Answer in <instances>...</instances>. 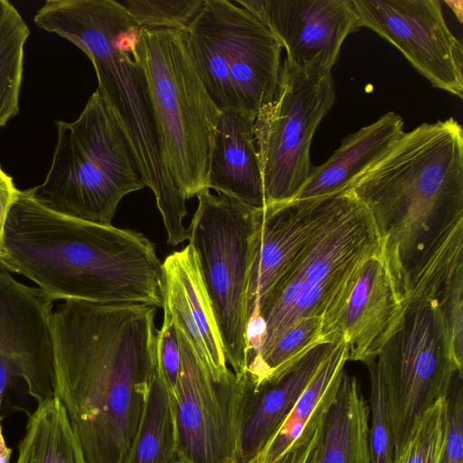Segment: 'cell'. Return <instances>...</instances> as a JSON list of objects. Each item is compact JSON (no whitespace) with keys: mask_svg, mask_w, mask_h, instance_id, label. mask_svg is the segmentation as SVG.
Instances as JSON below:
<instances>
[{"mask_svg":"<svg viewBox=\"0 0 463 463\" xmlns=\"http://www.w3.org/2000/svg\"><path fill=\"white\" fill-rule=\"evenodd\" d=\"M176 457L173 397L156 369L124 463H172Z\"/></svg>","mask_w":463,"mask_h":463,"instance_id":"obj_23","label":"cell"},{"mask_svg":"<svg viewBox=\"0 0 463 463\" xmlns=\"http://www.w3.org/2000/svg\"><path fill=\"white\" fill-rule=\"evenodd\" d=\"M403 126L402 117L390 111L345 137L325 163L312 167L308 178L294 199L350 192L359 178L394 148L405 133Z\"/></svg>","mask_w":463,"mask_h":463,"instance_id":"obj_18","label":"cell"},{"mask_svg":"<svg viewBox=\"0 0 463 463\" xmlns=\"http://www.w3.org/2000/svg\"><path fill=\"white\" fill-rule=\"evenodd\" d=\"M0 267L53 301L163 307L165 274L142 233L69 217L19 190L0 241Z\"/></svg>","mask_w":463,"mask_h":463,"instance_id":"obj_2","label":"cell"},{"mask_svg":"<svg viewBox=\"0 0 463 463\" xmlns=\"http://www.w3.org/2000/svg\"><path fill=\"white\" fill-rule=\"evenodd\" d=\"M163 264L174 272L183 287L192 317L203 341L213 375L217 379L230 377L234 372L228 366L194 250L188 244L183 250L168 255Z\"/></svg>","mask_w":463,"mask_h":463,"instance_id":"obj_24","label":"cell"},{"mask_svg":"<svg viewBox=\"0 0 463 463\" xmlns=\"http://www.w3.org/2000/svg\"><path fill=\"white\" fill-rule=\"evenodd\" d=\"M350 192L272 203L260 211L253 240L247 320L264 298L335 216Z\"/></svg>","mask_w":463,"mask_h":463,"instance_id":"obj_14","label":"cell"},{"mask_svg":"<svg viewBox=\"0 0 463 463\" xmlns=\"http://www.w3.org/2000/svg\"><path fill=\"white\" fill-rule=\"evenodd\" d=\"M52 306L0 267V408L18 380L37 403L57 397Z\"/></svg>","mask_w":463,"mask_h":463,"instance_id":"obj_12","label":"cell"},{"mask_svg":"<svg viewBox=\"0 0 463 463\" xmlns=\"http://www.w3.org/2000/svg\"><path fill=\"white\" fill-rule=\"evenodd\" d=\"M12 449L6 445L0 424V463H10Z\"/></svg>","mask_w":463,"mask_h":463,"instance_id":"obj_33","label":"cell"},{"mask_svg":"<svg viewBox=\"0 0 463 463\" xmlns=\"http://www.w3.org/2000/svg\"><path fill=\"white\" fill-rule=\"evenodd\" d=\"M360 26L394 45L430 83L463 98V45L439 0H352Z\"/></svg>","mask_w":463,"mask_h":463,"instance_id":"obj_13","label":"cell"},{"mask_svg":"<svg viewBox=\"0 0 463 463\" xmlns=\"http://www.w3.org/2000/svg\"><path fill=\"white\" fill-rule=\"evenodd\" d=\"M335 100L331 71L285 58L275 96L253 124L266 206L293 200L306 183L313 137Z\"/></svg>","mask_w":463,"mask_h":463,"instance_id":"obj_9","label":"cell"},{"mask_svg":"<svg viewBox=\"0 0 463 463\" xmlns=\"http://www.w3.org/2000/svg\"><path fill=\"white\" fill-rule=\"evenodd\" d=\"M175 326L180 370L171 395L177 457L184 463H239L241 426L253 383L247 372L216 379Z\"/></svg>","mask_w":463,"mask_h":463,"instance_id":"obj_11","label":"cell"},{"mask_svg":"<svg viewBox=\"0 0 463 463\" xmlns=\"http://www.w3.org/2000/svg\"><path fill=\"white\" fill-rule=\"evenodd\" d=\"M322 344H331L325 332L324 317H301L256 365L246 372L255 388L267 382L278 381L292 372L308 353Z\"/></svg>","mask_w":463,"mask_h":463,"instance_id":"obj_26","label":"cell"},{"mask_svg":"<svg viewBox=\"0 0 463 463\" xmlns=\"http://www.w3.org/2000/svg\"><path fill=\"white\" fill-rule=\"evenodd\" d=\"M273 33L286 58L331 71L345 38L357 31L352 0H236Z\"/></svg>","mask_w":463,"mask_h":463,"instance_id":"obj_15","label":"cell"},{"mask_svg":"<svg viewBox=\"0 0 463 463\" xmlns=\"http://www.w3.org/2000/svg\"><path fill=\"white\" fill-rule=\"evenodd\" d=\"M452 11L457 14L458 19L460 23H462V1H444Z\"/></svg>","mask_w":463,"mask_h":463,"instance_id":"obj_34","label":"cell"},{"mask_svg":"<svg viewBox=\"0 0 463 463\" xmlns=\"http://www.w3.org/2000/svg\"><path fill=\"white\" fill-rule=\"evenodd\" d=\"M138 27L184 30L203 0H117Z\"/></svg>","mask_w":463,"mask_h":463,"instance_id":"obj_27","label":"cell"},{"mask_svg":"<svg viewBox=\"0 0 463 463\" xmlns=\"http://www.w3.org/2000/svg\"><path fill=\"white\" fill-rule=\"evenodd\" d=\"M318 446H319V445H318ZM317 449H318V448H317ZM317 451L315 452V454H314V456L312 457V458H311V460H310V462H309V463H317V461H316Z\"/></svg>","mask_w":463,"mask_h":463,"instance_id":"obj_35","label":"cell"},{"mask_svg":"<svg viewBox=\"0 0 463 463\" xmlns=\"http://www.w3.org/2000/svg\"><path fill=\"white\" fill-rule=\"evenodd\" d=\"M436 302L405 306L401 327L366 364L384 395L394 458L419 419L446 398L456 374H463L449 350Z\"/></svg>","mask_w":463,"mask_h":463,"instance_id":"obj_10","label":"cell"},{"mask_svg":"<svg viewBox=\"0 0 463 463\" xmlns=\"http://www.w3.org/2000/svg\"><path fill=\"white\" fill-rule=\"evenodd\" d=\"M172 463H184L178 457H176Z\"/></svg>","mask_w":463,"mask_h":463,"instance_id":"obj_36","label":"cell"},{"mask_svg":"<svg viewBox=\"0 0 463 463\" xmlns=\"http://www.w3.org/2000/svg\"><path fill=\"white\" fill-rule=\"evenodd\" d=\"M334 343L317 346L279 380L253 386L243 416L239 463H252L315 377Z\"/></svg>","mask_w":463,"mask_h":463,"instance_id":"obj_19","label":"cell"},{"mask_svg":"<svg viewBox=\"0 0 463 463\" xmlns=\"http://www.w3.org/2000/svg\"><path fill=\"white\" fill-rule=\"evenodd\" d=\"M445 399L419 419L393 463H441L444 444Z\"/></svg>","mask_w":463,"mask_h":463,"instance_id":"obj_28","label":"cell"},{"mask_svg":"<svg viewBox=\"0 0 463 463\" xmlns=\"http://www.w3.org/2000/svg\"><path fill=\"white\" fill-rule=\"evenodd\" d=\"M164 308L162 326L156 333L157 371L173 394L180 370V345L174 317Z\"/></svg>","mask_w":463,"mask_h":463,"instance_id":"obj_31","label":"cell"},{"mask_svg":"<svg viewBox=\"0 0 463 463\" xmlns=\"http://www.w3.org/2000/svg\"><path fill=\"white\" fill-rule=\"evenodd\" d=\"M348 360L346 340L338 338L315 377L252 463H278L308 428L326 413Z\"/></svg>","mask_w":463,"mask_h":463,"instance_id":"obj_21","label":"cell"},{"mask_svg":"<svg viewBox=\"0 0 463 463\" xmlns=\"http://www.w3.org/2000/svg\"><path fill=\"white\" fill-rule=\"evenodd\" d=\"M441 463H463V374H456L445 398Z\"/></svg>","mask_w":463,"mask_h":463,"instance_id":"obj_30","label":"cell"},{"mask_svg":"<svg viewBox=\"0 0 463 463\" xmlns=\"http://www.w3.org/2000/svg\"><path fill=\"white\" fill-rule=\"evenodd\" d=\"M133 53L149 89L165 164L188 200L209 190V129L215 108L183 31L139 27Z\"/></svg>","mask_w":463,"mask_h":463,"instance_id":"obj_6","label":"cell"},{"mask_svg":"<svg viewBox=\"0 0 463 463\" xmlns=\"http://www.w3.org/2000/svg\"><path fill=\"white\" fill-rule=\"evenodd\" d=\"M188 230L227 364L247 369V299L253 240L260 210L209 190L197 195Z\"/></svg>","mask_w":463,"mask_h":463,"instance_id":"obj_8","label":"cell"},{"mask_svg":"<svg viewBox=\"0 0 463 463\" xmlns=\"http://www.w3.org/2000/svg\"><path fill=\"white\" fill-rule=\"evenodd\" d=\"M34 24L67 39L90 60L98 89L113 111L155 195L167 242L187 240L185 198L175 184L163 147L144 71L133 53L139 27L117 0H47Z\"/></svg>","mask_w":463,"mask_h":463,"instance_id":"obj_4","label":"cell"},{"mask_svg":"<svg viewBox=\"0 0 463 463\" xmlns=\"http://www.w3.org/2000/svg\"><path fill=\"white\" fill-rule=\"evenodd\" d=\"M156 314L78 300L52 312L56 396L87 463H124L157 369Z\"/></svg>","mask_w":463,"mask_h":463,"instance_id":"obj_1","label":"cell"},{"mask_svg":"<svg viewBox=\"0 0 463 463\" xmlns=\"http://www.w3.org/2000/svg\"><path fill=\"white\" fill-rule=\"evenodd\" d=\"M405 311L382 252L367 260L359 270L342 320L349 360L366 364L375 359L401 327Z\"/></svg>","mask_w":463,"mask_h":463,"instance_id":"obj_16","label":"cell"},{"mask_svg":"<svg viewBox=\"0 0 463 463\" xmlns=\"http://www.w3.org/2000/svg\"><path fill=\"white\" fill-rule=\"evenodd\" d=\"M371 394L369 430L372 463H393L394 443L384 395L376 375L370 370Z\"/></svg>","mask_w":463,"mask_h":463,"instance_id":"obj_29","label":"cell"},{"mask_svg":"<svg viewBox=\"0 0 463 463\" xmlns=\"http://www.w3.org/2000/svg\"><path fill=\"white\" fill-rule=\"evenodd\" d=\"M16 463H87L58 397L38 403L30 416Z\"/></svg>","mask_w":463,"mask_h":463,"instance_id":"obj_22","label":"cell"},{"mask_svg":"<svg viewBox=\"0 0 463 463\" xmlns=\"http://www.w3.org/2000/svg\"><path fill=\"white\" fill-rule=\"evenodd\" d=\"M254 119L215 109L209 129L208 187L255 209L266 207Z\"/></svg>","mask_w":463,"mask_h":463,"instance_id":"obj_17","label":"cell"},{"mask_svg":"<svg viewBox=\"0 0 463 463\" xmlns=\"http://www.w3.org/2000/svg\"><path fill=\"white\" fill-rule=\"evenodd\" d=\"M30 30L7 0H0V128L19 112L24 45Z\"/></svg>","mask_w":463,"mask_h":463,"instance_id":"obj_25","label":"cell"},{"mask_svg":"<svg viewBox=\"0 0 463 463\" xmlns=\"http://www.w3.org/2000/svg\"><path fill=\"white\" fill-rule=\"evenodd\" d=\"M351 192L373 219L382 256L405 302L424 255L463 218L462 127L450 118L405 132Z\"/></svg>","mask_w":463,"mask_h":463,"instance_id":"obj_3","label":"cell"},{"mask_svg":"<svg viewBox=\"0 0 463 463\" xmlns=\"http://www.w3.org/2000/svg\"><path fill=\"white\" fill-rule=\"evenodd\" d=\"M18 192L19 189L16 188L13 178L3 170L0 165V241L9 211Z\"/></svg>","mask_w":463,"mask_h":463,"instance_id":"obj_32","label":"cell"},{"mask_svg":"<svg viewBox=\"0 0 463 463\" xmlns=\"http://www.w3.org/2000/svg\"><path fill=\"white\" fill-rule=\"evenodd\" d=\"M57 142L44 181L28 194L61 214L111 224L121 199L146 186L130 144L96 90L72 122L58 120Z\"/></svg>","mask_w":463,"mask_h":463,"instance_id":"obj_5","label":"cell"},{"mask_svg":"<svg viewBox=\"0 0 463 463\" xmlns=\"http://www.w3.org/2000/svg\"><path fill=\"white\" fill-rule=\"evenodd\" d=\"M183 33L214 108L255 120L279 84L282 48L270 30L232 2L203 0Z\"/></svg>","mask_w":463,"mask_h":463,"instance_id":"obj_7","label":"cell"},{"mask_svg":"<svg viewBox=\"0 0 463 463\" xmlns=\"http://www.w3.org/2000/svg\"><path fill=\"white\" fill-rule=\"evenodd\" d=\"M369 417L358 379L345 370L325 417L317 463H372Z\"/></svg>","mask_w":463,"mask_h":463,"instance_id":"obj_20","label":"cell"}]
</instances>
